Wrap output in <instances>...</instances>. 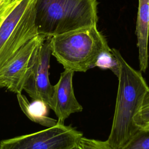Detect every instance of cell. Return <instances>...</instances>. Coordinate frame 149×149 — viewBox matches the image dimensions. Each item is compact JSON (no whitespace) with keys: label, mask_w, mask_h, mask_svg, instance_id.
<instances>
[{"label":"cell","mask_w":149,"mask_h":149,"mask_svg":"<svg viewBox=\"0 0 149 149\" xmlns=\"http://www.w3.org/2000/svg\"><path fill=\"white\" fill-rule=\"evenodd\" d=\"M111 51L119 63V73L114 115L107 141L114 149H121L139 129L134 118L149 91V87L141 72L130 66L119 50L112 48Z\"/></svg>","instance_id":"1"},{"label":"cell","mask_w":149,"mask_h":149,"mask_svg":"<svg viewBox=\"0 0 149 149\" xmlns=\"http://www.w3.org/2000/svg\"><path fill=\"white\" fill-rule=\"evenodd\" d=\"M97 0H35L38 33L47 38L97 26Z\"/></svg>","instance_id":"2"},{"label":"cell","mask_w":149,"mask_h":149,"mask_svg":"<svg viewBox=\"0 0 149 149\" xmlns=\"http://www.w3.org/2000/svg\"><path fill=\"white\" fill-rule=\"evenodd\" d=\"M50 43L51 55L65 69L73 72H86L94 68L100 55L111 50L97 26L54 36Z\"/></svg>","instance_id":"3"},{"label":"cell","mask_w":149,"mask_h":149,"mask_svg":"<svg viewBox=\"0 0 149 149\" xmlns=\"http://www.w3.org/2000/svg\"><path fill=\"white\" fill-rule=\"evenodd\" d=\"M35 0H6L0 10V71L38 34Z\"/></svg>","instance_id":"4"},{"label":"cell","mask_w":149,"mask_h":149,"mask_svg":"<svg viewBox=\"0 0 149 149\" xmlns=\"http://www.w3.org/2000/svg\"><path fill=\"white\" fill-rule=\"evenodd\" d=\"M83 137L71 126L57 123L35 133L4 139L0 149H70Z\"/></svg>","instance_id":"5"},{"label":"cell","mask_w":149,"mask_h":149,"mask_svg":"<svg viewBox=\"0 0 149 149\" xmlns=\"http://www.w3.org/2000/svg\"><path fill=\"white\" fill-rule=\"evenodd\" d=\"M47 38L38 34L27 42L0 71V88L22 93L36 62L39 49Z\"/></svg>","instance_id":"6"},{"label":"cell","mask_w":149,"mask_h":149,"mask_svg":"<svg viewBox=\"0 0 149 149\" xmlns=\"http://www.w3.org/2000/svg\"><path fill=\"white\" fill-rule=\"evenodd\" d=\"M51 38L41 45L32 70L24 83L23 90L33 100H40L52 110L54 107V86L49 79V61L51 55Z\"/></svg>","instance_id":"7"},{"label":"cell","mask_w":149,"mask_h":149,"mask_svg":"<svg viewBox=\"0 0 149 149\" xmlns=\"http://www.w3.org/2000/svg\"><path fill=\"white\" fill-rule=\"evenodd\" d=\"M73 72L65 69L57 83L54 86V107L58 123L64 124L72 114L82 111L83 107L75 97L73 87Z\"/></svg>","instance_id":"8"},{"label":"cell","mask_w":149,"mask_h":149,"mask_svg":"<svg viewBox=\"0 0 149 149\" xmlns=\"http://www.w3.org/2000/svg\"><path fill=\"white\" fill-rule=\"evenodd\" d=\"M136 34L137 38L140 72L148 68V41L149 35V0H139Z\"/></svg>","instance_id":"9"},{"label":"cell","mask_w":149,"mask_h":149,"mask_svg":"<svg viewBox=\"0 0 149 149\" xmlns=\"http://www.w3.org/2000/svg\"><path fill=\"white\" fill-rule=\"evenodd\" d=\"M16 95L22 111L31 121L47 127L53 126L57 123V120L48 116L49 108L44 102L33 100L32 102H30L22 93H17Z\"/></svg>","instance_id":"10"},{"label":"cell","mask_w":149,"mask_h":149,"mask_svg":"<svg viewBox=\"0 0 149 149\" xmlns=\"http://www.w3.org/2000/svg\"><path fill=\"white\" fill-rule=\"evenodd\" d=\"M121 149H149V129H139Z\"/></svg>","instance_id":"11"},{"label":"cell","mask_w":149,"mask_h":149,"mask_svg":"<svg viewBox=\"0 0 149 149\" xmlns=\"http://www.w3.org/2000/svg\"><path fill=\"white\" fill-rule=\"evenodd\" d=\"M95 66L103 69H110L117 77L119 75V63L112 54L111 49L110 51L103 52L100 55L95 62Z\"/></svg>","instance_id":"12"},{"label":"cell","mask_w":149,"mask_h":149,"mask_svg":"<svg viewBox=\"0 0 149 149\" xmlns=\"http://www.w3.org/2000/svg\"><path fill=\"white\" fill-rule=\"evenodd\" d=\"M134 121L140 129H149V91L147 93L140 108L134 118Z\"/></svg>","instance_id":"13"},{"label":"cell","mask_w":149,"mask_h":149,"mask_svg":"<svg viewBox=\"0 0 149 149\" xmlns=\"http://www.w3.org/2000/svg\"><path fill=\"white\" fill-rule=\"evenodd\" d=\"M78 146L81 149H114L107 141L82 137Z\"/></svg>","instance_id":"14"},{"label":"cell","mask_w":149,"mask_h":149,"mask_svg":"<svg viewBox=\"0 0 149 149\" xmlns=\"http://www.w3.org/2000/svg\"><path fill=\"white\" fill-rule=\"evenodd\" d=\"M5 1H6V0H0V10H1L2 6H3Z\"/></svg>","instance_id":"15"},{"label":"cell","mask_w":149,"mask_h":149,"mask_svg":"<svg viewBox=\"0 0 149 149\" xmlns=\"http://www.w3.org/2000/svg\"><path fill=\"white\" fill-rule=\"evenodd\" d=\"M70 149H81V148H80V147L78 146V144H77V145L74 146V147H73L71 148Z\"/></svg>","instance_id":"16"}]
</instances>
